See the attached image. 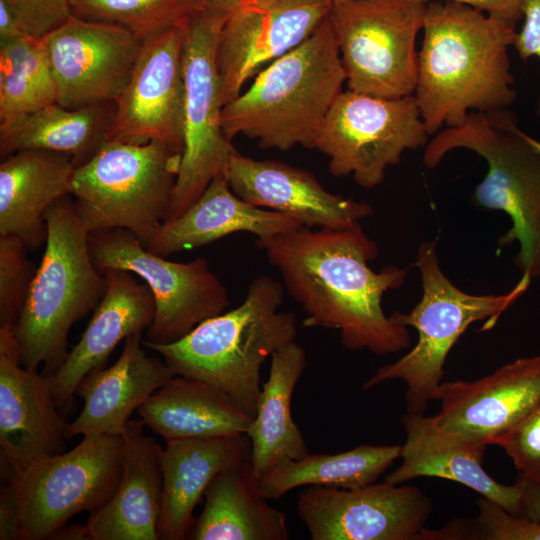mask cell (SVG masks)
<instances>
[{"label":"cell","mask_w":540,"mask_h":540,"mask_svg":"<svg viewBox=\"0 0 540 540\" xmlns=\"http://www.w3.org/2000/svg\"><path fill=\"white\" fill-rule=\"evenodd\" d=\"M303 226L294 216L256 207L230 188L225 176L214 178L179 217L164 222L146 248L166 257L202 247L237 232L267 238Z\"/></svg>","instance_id":"24"},{"label":"cell","mask_w":540,"mask_h":540,"mask_svg":"<svg viewBox=\"0 0 540 540\" xmlns=\"http://www.w3.org/2000/svg\"><path fill=\"white\" fill-rule=\"evenodd\" d=\"M23 31L43 37L72 15L69 0H7Z\"/></svg>","instance_id":"38"},{"label":"cell","mask_w":540,"mask_h":540,"mask_svg":"<svg viewBox=\"0 0 540 540\" xmlns=\"http://www.w3.org/2000/svg\"><path fill=\"white\" fill-rule=\"evenodd\" d=\"M76 166L68 155L23 150L0 164V235L20 238L29 251L45 244L44 213L56 200L71 196Z\"/></svg>","instance_id":"25"},{"label":"cell","mask_w":540,"mask_h":540,"mask_svg":"<svg viewBox=\"0 0 540 540\" xmlns=\"http://www.w3.org/2000/svg\"><path fill=\"white\" fill-rule=\"evenodd\" d=\"M226 13L205 7L184 25V148L170 207L164 222L183 214L210 182L225 176L237 152L222 128L221 82L217 45Z\"/></svg>","instance_id":"11"},{"label":"cell","mask_w":540,"mask_h":540,"mask_svg":"<svg viewBox=\"0 0 540 540\" xmlns=\"http://www.w3.org/2000/svg\"><path fill=\"white\" fill-rule=\"evenodd\" d=\"M45 250L26 303L14 328L20 363L49 376L65 361L72 325L94 310L106 277L93 263L89 231L74 199L64 196L44 213Z\"/></svg>","instance_id":"5"},{"label":"cell","mask_w":540,"mask_h":540,"mask_svg":"<svg viewBox=\"0 0 540 540\" xmlns=\"http://www.w3.org/2000/svg\"><path fill=\"white\" fill-rule=\"evenodd\" d=\"M441 410L418 415L450 440L497 445L540 405V355L518 358L475 381L441 383Z\"/></svg>","instance_id":"16"},{"label":"cell","mask_w":540,"mask_h":540,"mask_svg":"<svg viewBox=\"0 0 540 540\" xmlns=\"http://www.w3.org/2000/svg\"><path fill=\"white\" fill-rule=\"evenodd\" d=\"M59 105L78 109L115 102L142 41L126 28L72 14L43 36Z\"/></svg>","instance_id":"15"},{"label":"cell","mask_w":540,"mask_h":540,"mask_svg":"<svg viewBox=\"0 0 540 540\" xmlns=\"http://www.w3.org/2000/svg\"><path fill=\"white\" fill-rule=\"evenodd\" d=\"M430 136L413 95L381 98L347 90L331 106L314 149L327 156L331 175L352 176L373 189L405 151L425 147Z\"/></svg>","instance_id":"12"},{"label":"cell","mask_w":540,"mask_h":540,"mask_svg":"<svg viewBox=\"0 0 540 540\" xmlns=\"http://www.w3.org/2000/svg\"><path fill=\"white\" fill-rule=\"evenodd\" d=\"M414 98L431 136L471 112L510 108L517 99L508 50L516 30L468 5L426 3Z\"/></svg>","instance_id":"2"},{"label":"cell","mask_w":540,"mask_h":540,"mask_svg":"<svg viewBox=\"0 0 540 540\" xmlns=\"http://www.w3.org/2000/svg\"><path fill=\"white\" fill-rule=\"evenodd\" d=\"M103 274L106 290L90 322L63 364L49 375L59 410H71L81 380L92 370L104 367L121 341L142 334L154 320V298L146 284L138 283L128 271L109 269Z\"/></svg>","instance_id":"21"},{"label":"cell","mask_w":540,"mask_h":540,"mask_svg":"<svg viewBox=\"0 0 540 540\" xmlns=\"http://www.w3.org/2000/svg\"><path fill=\"white\" fill-rule=\"evenodd\" d=\"M206 7L229 14L242 0H204Z\"/></svg>","instance_id":"43"},{"label":"cell","mask_w":540,"mask_h":540,"mask_svg":"<svg viewBox=\"0 0 540 540\" xmlns=\"http://www.w3.org/2000/svg\"><path fill=\"white\" fill-rule=\"evenodd\" d=\"M205 505L188 538L194 540H287L284 512L268 504L251 464L240 456L208 485Z\"/></svg>","instance_id":"27"},{"label":"cell","mask_w":540,"mask_h":540,"mask_svg":"<svg viewBox=\"0 0 540 540\" xmlns=\"http://www.w3.org/2000/svg\"><path fill=\"white\" fill-rule=\"evenodd\" d=\"M18 237L0 235V328L12 329L26 303L38 266Z\"/></svg>","instance_id":"35"},{"label":"cell","mask_w":540,"mask_h":540,"mask_svg":"<svg viewBox=\"0 0 540 540\" xmlns=\"http://www.w3.org/2000/svg\"><path fill=\"white\" fill-rule=\"evenodd\" d=\"M72 14L122 26L141 41L185 23L204 0H69Z\"/></svg>","instance_id":"34"},{"label":"cell","mask_w":540,"mask_h":540,"mask_svg":"<svg viewBox=\"0 0 540 540\" xmlns=\"http://www.w3.org/2000/svg\"><path fill=\"white\" fill-rule=\"evenodd\" d=\"M183 25L142 41L131 77L115 100L108 141H159L183 153Z\"/></svg>","instance_id":"17"},{"label":"cell","mask_w":540,"mask_h":540,"mask_svg":"<svg viewBox=\"0 0 540 540\" xmlns=\"http://www.w3.org/2000/svg\"><path fill=\"white\" fill-rule=\"evenodd\" d=\"M93 263L103 273L123 270L143 279L155 303L147 341L175 342L229 306V294L205 258L174 262L150 252L130 231L115 228L89 234Z\"/></svg>","instance_id":"13"},{"label":"cell","mask_w":540,"mask_h":540,"mask_svg":"<svg viewBox=\"0 0 540 540\" xmlns=\"http://www.w3.org/2000/svg\"><path fill=\"white\" fill-rule=\"evenodd\" d=\"M56 100L44 38L0 40V133Z\"/></svg>","instance_id":"33"},{"label":"cell","mask_w":540,"mask_h":540,"mask_svg":"<svg viewBox=\"0 0 540 540\" xmlns=\"http://www.w3.org/2000/svg\"><path fill=\"white\" fill-rule=\"evenodd\" d=\"M402 445L361 444L336 454H311L287 460L259 478L268 499H279L302 486L355 489L375 483L401 457Z\"/></svg>","instance_id":"32"},{"label":"cell","mask_w":540,"mask_h":540,"mask_svg":"<svg viewBox=\"0 0 540 540\" xmlns=\"http://www.w3.org/2000/svg\"><path fill=\"white\" fill-rule=\"evenodd\" d=\"M181 161V151L159 141H107L72 179L89 233L122 228L146 247L166 219Z\"/></svg>","instance_id":"9"},{"label":"cell","mask_w":540,"mask_h":540,"mask_svg":"<svg viewBox=\"0 0 540 540\" xmlns=\"http://www.w3.org/2000/svg\"><path fill=\"white\" fill-rule=\"evenodd\" d=\"M477 506L475 539L540 540V522L512 514L484 497L479 498Z\"/></svg>","instance_id":"36"},{"label":"cell","mask_w":540,"mask_h":540,"mask_svg":"<svg viewBox=\"0 0 540 540\" xmlns=\"http://www.w3.org/2000/svg\"><path fill=\"white\" fill-rule=\"evenodd\" d=\"M115 102L69 109L49 104L0 133L2 158L23 150L68 155L76 167L86 163L108 141Z\"/></svg>","instance_id":"31"},{"label":"cell","mask_w":540,"mask_h":540,"mask_svg":"<svg viewBox=\"0 0 540 540\" xmlns=\"http://www.w3.org/2000/svg\"><path fill=\"white\" fill-rule=\"evenodd\" d=\"M519 475L540 482V405L497 443Z\"/></svg>","instance_id":"37"},{"label":"cell","mask_w":540,"mask_h":540,"mask_svg":"<svg viewBox=\"0 0 540 540\" xmlns=\"http://www.w3.org/2000/svg\"><path fill=\"white\" fill-rule=\"evenodd\" d=\"M415 266L422 283L419 302L409 313L395 311V322L418 332L416 345L396 362L379 367L363 384L364 389L400 379L406 386V411L424 415L429 401L438 400L446 358L460 336L474 322L486 320L484 329L495 326L498 318L528 289L531 279L522 276L505 294H469L444 274L436 243L423 242Z\"/></svg>","instance_id":"7"},{"label":"cell","mask_w":540,"mask_h":540,"mask_svg":"<svg viewBox=\"0 0 540 540\" xmlns=\"http://www.w3.org/2000/svg\"><path fill=\"white\" fill-rule=\"evenodd\" d=\"M26 35L7 0H0V40Z\"/></svg>","instance_id":"42"},{"label":"cell","mask_w":540,"mask_h":540,"mask_svg":"<svg viewBox=\"0 0 540 540\" xmlns=\"http://www.w3.org/2000/svg\"><path fill=\"white\" fill-rule=\"evenodd\" d=\"M425 7L418 0L332 1L329 19L348 90L381 98L414 94Z\"/></svg>","instance_id":"10"},{"label":"cell","mask_w":540,"mask_h":540,"mask_svg":"<svg viewBox=\"0 0 540 540\" xmlns=\"http://www.w3.org/2000/svg\"><path fill=\"white\" fill-rule=\"evenodd\" d=\"M331 1H336V0H331Z\"/></svg>","instance_id":"45"},{"label":"cell","mask_w":540,"mask_h":540,"mask_svg":"<svg viewBox=\"0 0 540 540\" xmlns=\"http://www.w3.org/2000/svg\"><path fill=\"white\" fill-rule=\"evenodd\" d=\"M516 483L521 490L519 515L540 522V482L519 475Z\"/></svg>","instance_id":"41"},{"label":"cell","mask_w":540,"mask_h":540,"mask_svg":"<svg viewBox=\"0 0 540 540\" xmlns=\"http://www.w3.org/2000/svg\"><path fill=\"white\" fill-rule=\"evenodd\" d=\"M402 424L406 431L402 463L386 475L385 481L399 485L417 477L451 480L512 514H520L519 485L497 482L482 466L486 445L447 439L427 428L418 415H403Z\"/></svg>","instance_id":"28"},{"label":"cell","mask_w":540,"mask_h":540,"mask_svg":"<svg viewBox=\"0 0 540 540\" xmlns=\"http://www.w3.org/2000/svg\"><path fill=\"white\" fill-rule=\"evenodd\" d=\"M142 334L127 337L118 360L96 368L79 383L75 395L84 406L70 424V437L121 435L132 413L176 374L164 360L142 348Z\"/></svg>","instance_id":"23"},{"label":"cell","mask_w":540,"mask_h":540,"mask_svg":"<svg viewBox=\"0 0 540 540\" xmlns=\"http://www.w3.org/2000/svg\"><path fill=\"white\" fill-rule=\"evenodd\" d=\"M225 178L244 201L296 217L309 228H346L372 215L373 208L327 191L310 172L275 160L235 152Z\"/></svg>","instance_id":"20"},{"label":"cell","mask_w":540,"mask_h":540,"mask_svg":"<svg viewBox=\"0 0 540 540\" xmlns=\"http://www.w3.org/2000/svg\"><path fill=\"white\" fill-rule=\"evenodd\" d=\"M49 376L20 363L14 331L0 328V461L4 480L61 454L70 424L58 412Z\"/></svg>","instance_id":"19"},{"label":"cell","mask_w":540,"mask_h":540,"mask_svg":"<svg viewBox=\"0 0 540 540\" xmlns=\"http://www.w3.org/2000/svg\"><path fill=\"white\" fill-rule=\"evenodd\" d=\"M136 411L145 426L165 441L247 434L253 419L223 391L181 375Z\"/></svg>","instance_id":"29"},{"label":"cell","mask_w":540,"mask_h":540,"mask_svg":"<svg viewBox=\"0 0 540 540\" xmlns=\"http://www.w3.org/2000/svg\"><path fill=\"white\" fill-rule=\"evenodd\" d=\"M346 83L329 15L299 46L259 71L222 108L229 140L243 135L264 149H314L319 130Z\"/></svg>","instance_id":"3"},{"label":"cell","mask_w":540,"mask_h":540,"mask_svg":"<svg viewBox=\"0 0 540 540\" xmlns=\"http://www.w3.org/2000/svg\"><path fill=\"white\" fill-rule=\"evenodd\" d=\"M456 149L471 150L486 161L487 172L474 190V201L509 216L512 225L498 245L517 242L514 264L522 276L539 278L540 152L507 110L471 112L460 125L442 128L425 146L423 163L433 169Z\"/></svg>","instance_id":"6"},{"label":"cell","mask_w":540,"mask_h":540,"mask_svg":"<svg viewBox=\"0 0 540 540\" xmlns=\"http://www.w3.org/2000/svg\"><path fill=\"white\" fill-rule=\"evenodd\" d=\"M270 359L269 376L261 386L256 413L247 431L251 464L258 478L287 460L309 453L291 414L294 389L307 362L306 351L293 340Z\"/></svg>","instance_id":"30"},{"label":"cell","mask_w":540,"mask_h":540,"mask_svg":"<svg viewBox=\"0 0 540 540\" xmlns=\"http://www.w3.org/2000/svg\"><path fill=\"white\" fill-rule=\"evenodd\" d=\"M424 3L434 0H418ZM462 3L498 18L512 27H516L522 18L524 0H446Z\"/></svg>","instance_id":"40"},{"label":"cell","mask_w":540,"mask_h":540,"mask_svg":"<svg viewBox=\"0 0 540 540\" xmlns=\"http://www.w3.org/2000/svg\"><path fill=\"white\" fill-rule=\"evenodd\" d=\"M254 243L302 306L305 327L338 330L342 345L351 351L385 355L409 347L408 327L382 307L384 294L402 287L408 270L389 265L373 271L369 262L379 249L360 224L318 230L301 226Z\"/></svg>","instance_id":"1"},{"label":"cell","mask_w":540,"mask_h":540,"mask_svg":"<svg viewBox=\"0 0 540 540\" xmlns=\"http://www.w3.org/2000/svg\"><path fill=\"white\" fill-rule=\"evenodd\" d=\"M526 136H527L528 141L533 145V147L538 152H540V142L538 140L534 139L533 137L529 136L528 134H526Z\"/></svg>","instance_id":"44"},{"label":"cell","mask_w":540,"mask_h":540,"mask_svg":"<svg viewBox=\"0 0 540 540\" xmlns=\"http://www.w3.org/2000/svg\"><path fill=\"white\" fill-rule=\"evenodd\" d=\"M251 451L247 434L166 441L159 540L188 538L193 511L215 475Z\"/></svg>","instance_id":"26"},{"label":"cell","mask_w":540,"mask_h":540,"mask_svg":"<svg viewBox=\"0 0 540 540\" xmlns=\"http://www.w3.org/2000/svg\"><path fill=\"white\" fill-rule=\"evenodd\" d=\"M431 512L419 488L385 480L355 489L309 486L297 499L312 540L420 539Z\"/></svg>","instance_id":"14"},{"label":"cell","mask_w":540,"mask_h":540,"mask_svg":"<svg viewBox=\"0 0 540 540\" xmlns=\"http://www.w3.org/2000/svg\"><path fill=\"white\" fill-rule=\"evenodd\" d=\"M284 291L274 278L258 276L238 307L204 320L175 342L142 344L176 375L213 385L253 418L262 365L297 335L295 315L279 311Z\"/></svg>","instance_id":"4"},{"label":"cell","mask_w":540,"mask_h":540,"mask_svg":"<svg viewBox=\"0 0 540 540\" xmlns=\"http://www.w3.org/2000/svg\"><path fill=\"white\" fill-rule=\"evenodd\" d=\"M331 6V0H242L227 15L217 45L223 105L259 71L303 43Z\"/></svg>","instance_id":"18"},{"label":"cell","mask_w":540,"mask_h":540,"mask_svg":"<svg viewBox=\"0 0 540 540\" xmlns=\"http://www.w3.org/2000/svg\"><path fill=\"white\" fill-rule=\"evenodd\" d=\"M122 446L121 435L84 436L72 450L37 460L4 480L0 539H52L74 515L101 509L119 484Z\"/></svg>","instance_id":"8"},{"label":"cell","mask_w":540,"mask_h":540,"mask_svg":"<svg viewBox=\"0 0 540 540\" xmlns=\"http://www.w3.org/2000/svg\"><path fill=\"white\" fill-rule=\"evenodd\" d=\"M522 18V28L516 32L512 46L522 61H527L531 57L540 59V0H524ZM536 116L540 120V94Z\"/></svg>","instance_id":"39"},{"label":"cell","mask_w":540,"mask_h":540,"mask_svg":"<svg viewBox=\"0 0 540 540\" xmlns=\"http://www.w3.org/2000/svg\"><path fill=\"white\" fill-rule=\"evenodd\" d=\"M130 419L121 436L122 473L111 499L83 525L88 540H159L163 448Z\"/></svg>","instance_id":"22"}]
</instances>
